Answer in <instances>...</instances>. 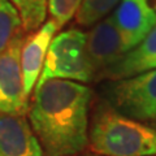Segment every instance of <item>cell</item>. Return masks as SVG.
I'll return each instance as SVG.
<instances>
[{
	"label": "cell",
	"instance_id": "5",
	"mask_svg": "<svg viewBox=\"0 0 156 156\" xmlns=\"http://www.w3.org/2000/svg\"><path fill=\"white\" fill-rule=\"evenodd\" d=\"M25 34L23 30L18 31L0 52V113L23 115L27 109L20 61Z\"/></svg>",
	"mask_w": 156,
	"mask_h": 156
},
{
	"label": "cell",
	"instance_id": "12",
	"mask_svg": "<svg viewBox=\"0 0 156 156\" xmlns=\"http://www.w3.org/2000/svg\"><path fill=\"white\" fill-rule=\"evenodd\" d=\"M120 0H82L76 13V21L81 26H91L101 21Z\"/></svg>",
	"mask_w": 156,
	"mask_h": 156
},
{
	"label": "cell",
	"instance_id": "4",
	"mask_svg": "<svg viewBox=\"0 0 156 156\" xmlns=\"http://www.w3.org/2000/svg\"><path fill=\"white\" fill-rule=\"evenodd\" d=\"M107 103L136 121L156 119V69L111 81L104 89Z\"/></svg>",
	"mask_w": 156,
	"mask_h": 156
},
{
	"label": "cell",
	"instance_id": "10",
	"mask_svg": "<svg viewBox=\"0 0 156 156\" xmlns=\"http://www.w3.org/2000/svg\"><path fill=\"white\" fill-rule=\"evenodd\" d=\"M154 69H156V26L135 47L126 52L103 78L115 81Z\"/></svg>",
	"mask_w": 156,
	"mask_h": 156
},
{
	"label": "cell",
	"instance_id": "8",
	"mask_svg": "<svg viewBox=\"0 0 156 156\" xmlns=\"http://www.w3.org/2000/svg\"><path fill=\"white\" fill-rule=\"evenodd\" d=\"M57 30L58 27L56 23L50 20L37 30L25 35L20 53V61H21L23 90L26 96L30 95L34 85L37 83L41 76L48 47Z\"/></svg>",
	"mask_w": 156,
	"mask_h": 156
},
{
	"label": "cell",
	"instance_id": "16",
	"mask_svg": "<svg viewBox=\"0 0 156 156\" xmlns=\"http://www.w3.org/2000/svg\"><path fill=\"white\" fill-rule=\"evenodd\" d=\"M155 120H156V119H155ZM155 128H156V126H155Z\"/></svg>",
	"mask_w": 156,
	"mask_h": 156
},
{
	"label": "cell",
	"instance_id": "1",
	"mask_svg": "<svg viewBox=\"0 0 156 156\" xmlns=\"http://www.w3.org/2000/svg\"><path fill=\"white\" fill-rule=\"evenodd\" d=\"M92 92L68 80L37 83L29 124L43 156H77L89 144V109Z\"/></svg>",
	"mask_w": 156,
	"mask_h": 156
},
{
	"label": "cell",
	"instance_id": "6",
	"mask_svg": "<svg viewBox=\"0 0 156 156\" xmlns=\"http://www.w3.org/2000/svg\"><path fill=\"white\" fill-rule=\"evenodd\" d=\"M86 53L94 73V80L104 74L122 57L126 50L112 17L96 22L86 38Z\"/></svg>",
	"mask_w": 156,
	"mask_h": 156
},
{
	"label": "cell",
	"instance_id": "11",
	"mask_svg": "<svg viewBox=\"0 0 156 156\" xmlns=\"http://www.w3.org/2000/svg\"><path fill=\"white\" fill-rule=\"evenodd\" d=\"M17 9L23 33H31L44 23L47 0H11Z\"/></svg>",
	"mask_w": 156,
	"mask_h": 156
},
{
	"label": "cell",
	"instance_id": "9",
	"mask_svg": "<svg viewBox=\"0 0 156 156\" xmlns=\"http://www.w3.org/2000/svg\"><path fill=\"white\" fill-rule=\"evenodd\" d=\"M0 156H43L41 144L23 115L0 113Z\"/></svg>",
	"mask_w": 156,
	"mask_h": 156
},
{
	"label": "cell",
	"instance_id": "13",
	"mask_svg": "<svg viewBox=\"0 0 156 156\" xmlns=\"http://www.w3.org/2000/svg\"><path fill=\"white\" fill-rule=\"evenodd\" d=\"M21 30V20L17 9L11 0H0V52Z\"/></svg>",
	"mask_w": 156,
	"mask_h": 156
},
{
	"label": "cell",
	"instance_id": "15",
	"mask_svg": "<svg viewBox=\"0 0 156 156\" xmlns=\"http://www.w3.org/2000/svg\"><path fill=\"white\" fill-rule=\"evenodd\" d=\"M155 12H156V7H155Z\"/></svg>",
	"mask_w": 156,
	"mask_h": 156
},
{
	"label": "cell",
	"instance_id": "2",
	"mask_svg": "<svg viewBox=\"0 0 156 156\" xmlns=\"http://www.w3.org/2000/svg\"><path fill=\"white\" fill-rule=\"evenodd\" d=\"M87 146L100 156H156V128L101 101L92 113Z\"/></svg>",
	"mask_w": 156,
	"mask_h": 156
},
{
	"label": "cell",
	"instance_id": "7",
	"mask_svg": "<svg viewBox=\"0 0 156 156\" xmlns=\"http://www.w3.org/2000/svg\"><path fill=\"white\" fill-rule=\"evenodd\" d=\"M126 52L135 47L156 26V12L150 0H120L111 14Z\"/></svg>",
	"mask_w": 156,
	"mask_h": 156
},
{
	"label": "cell",
	"instance_id": "3",
	"mask_svg": "<svg viewBox=\"0 0 156 156\" xmlns=\"http://www.w3.org/2000/svg\"><path fill=\"white\" fill-rule=\"evenodd\" d=\"M86 38L87 34L78 29H69L52 38L37 83L47 80L74 82L94 80L92 68L86 53Z\"/></svg>",
	"mask_w": 156,
	"mask_h": 156
},
{
	"label": "cell",
	"instance_id": "14",
	"mask_svg": "<svg viewBox=\"0 0 156 156\" xmlns=\"http://www.w3.org/2000/svg\"><path fill=\"white\" fill-rule=\"evenodd\" d=\"M82 0H47V9L51 14V21L58 29L65 26L77 13Z\"/></svg>",
	"mask_w": 156,
	"mask_h": 156
}]
</instances>
